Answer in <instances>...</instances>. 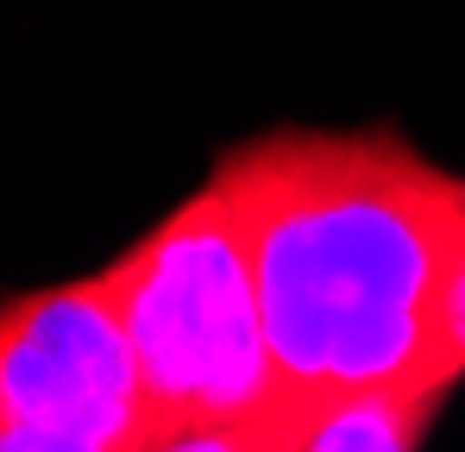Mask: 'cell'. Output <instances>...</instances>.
Wrapping results in <instances>:
<instances>
[{"mask_svg":"<svg viewBox=\"0 0 465 452\" xmlns=\"http://www.w3.org/2000/svg\"><path fill=\"white\" fill-rule=\"evenodd\" d=\"M152 421H252L283 402L239 208L208 176L107 264Z\"/></svg>","mask_w":465,"mask_h":452,"instance_id":"7a4b0ae2","label":"cell"},{"mask_svg":"<svg viewBox=\"0 0 465 452\" xmlns=\"http://www.w3.org/2000/svg\"><path fill=\"white\" fill-rule=\"evenodd\" d=\"M214 176L245 226L283 396L453 383V170L402 126H271L221 151Z\"/></svg>","mask_w":465,"mask_h":452,"instance_id":"6da1fadb","label":"cell"},{"mask_svg":"<svg viewBox=\"0 0 465 452\" xmlns=\"http://www.w3.org/2000/svg\"><path fill=\"white\" fill-rule=\"evenodd\" d=\"M0 452H107V447L64 440V434H32V427H6V421H0Z\"/></svg>","mask_w":465,"mask_h":452,"instance_id":"52a82bcc","label":"cell"},{"mask_svg":"<svg viewBox=\"0 0 465 452\" xmlns=\"http://www.w3.org/2000/svg\"><path fill=\"white\" fill-rule=\"evenodd\" d=\"M120 452H283L277 408L252 421H145Z\"/></svg>","mask_w":465,"mask_h":452,"instance_id":"5b68a950","label":"cell"},{"mask_svg":"<svg viewBox=\"0 0 465 452\" xmlns=\"http://www.w3.org/2000/svg\"><path fill=\"white\" fill-rule=\"evenodd\" d=\"M453 383H384L340 396H283L277 440L283 452H421Z\"/></svg>","mask_w":465,"mask_h":452,"instance_id":"277c9868","label":"cell"},{"mask_svg":"<svg viewBox=\"0 0 465 452\" xmlns=\"http://www.w3.org/2000/svg\"><path fill=\"white\" fill-rule=\"evenodd\" d=\"M0 421L107 452L152 421L107 270L0 301Z\"/></svg>","mask_w":465,"mask_h":452,"instance_id":"3957f363","label":"cell"},{"mask_svg":"<svg viewBox=\"0 0 465 452\" xmlns=\"http://www.w3.org/2000/svg\"><path fill=\"white\" fill-rule=\"evenodd\" d=\"M447 371L465 383V176H460V226H453V290H447Z\"/></svg>","mask_w":465,"mask_h":452,"instance_id":"8992f818","label":"cell"}]
</instances>
